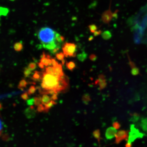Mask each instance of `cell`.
I'll return each instance as SVG.
<instances>
[{"label":"cell","mask_w":147,"mask_h":147,"mask_svg":"<svg viewBox=\"0 0 147 147\" xmlns=\"http://www.w3.org/2000/svg\"><path fill=\"white\" fill-rule=\"evenodd\" d=\"M58 33L57 32L51 28L43 27L40 29L38 33V37L42 45H45L53 41L57 42V36Z\"/></svg>","instance_id":"1"},{"label":"cell","mask_w":147,"mask_h":147,"mask_svg":"<svg viewBox=\"0 0 147 147\" xmlns=\"http://www.w3.org/2000/svg\"><path fill=\"white\" fill-rule=\"evenodd\" d=\"M60 77L45 72H43L41 86L45 91L50 90H56L58 86L59 79Z\"/></svg>","instance_id":"2"},{"label":"cell","mask_w":147,"mask_h":147,"mask_svg":"<svg viewBox=\"0 0 147 147\" xmlns=\"http://www.w3.org/2000/svg\"><path fill=\"white\" fill-rule=\"evenodd\" d=\"M112 0H110V2L108 9L105 10L101 15V21L103 24H109L113 18H118V13L119 10L117 9L115 12H113L111 9Z\"/></svg>","instance_id":"3"},{"label":"cell","mask_w":147,"mask_h":147,"mask_svg":"<svg viewBox=\"0 0 147 147\" xmlns=\"http://www.w3.org/2000/svg\"><path fill=\"white\" fill-rule=\"evenodd\" d=\"M76 45L71 42H65L62 47L64 54L66 57H74L76 56Z\"/></svg>","instance_id":"4"},{"label":"cell","mask_w":147,"mask_h":147,"mask_svg":"<svg viewBox=\"0 0 147 147\" xmlns=\"http://www.w3.org/2000/svg\"><path fill=\"white\" fill-rule=\"evenodd\" d=\"M130 129L127 142L132 144V142H134L136 139L142 138L144 137V134L140 132L138 129L136 128L134 125H131Z\"/></svg>","instance_id":"5"},{"label":"cell","mask_w":147,"mask_h":147,"mask_svg":"<svg viewBox=\"0 0 147 147\" xmlns=\"http://www.w3.org/2000/svg\"><path fill=\"white\" fill-rule=\"evenodd\" d=\"M129 131L128 130H120L117 131L115 136V144H119L123 140L128 141Z\"/></svg>","instance_id":"6"},{"label":"cell","mask_w":147,"mask_h":147,"mask_svg":"<svg viewBox=\"0 0 147 147\" xmlns=\"http://www.w3.org/2000/svg\"><path fill=\"white\" fill-rule=\"evenodd\" d=\"M68 86V82H67L64 76L61 77L58 82V86L56 90V91L57 92L63 91L67 88Z\"/></svg>","instance_id":"7"},{"label":"cell","mask_w":147,"mask_h":147,"mask_svg":"<svg viewBox=\"0 0 147 147\" xmlns=\"http://www.w3.org/2000/svg\"><path fill=\"white\" fill-rule=\"evenodd\" d=\"M95 83L98 85L99 90H100L105 88L107 85L106 79L103 74H100L98 76V79L96 81Z\"/></svg>","instance_id":"8"},{"label":"cell","mask_w":147,"mask_h":147,"mask_svg":"<svg viewBox=\"0 0 147 147\" xmlns=\"http://www.w3.org/2000/svg\"><path fill=\"white\" fill-rule=\"evenodd\" d=\"M117 132V131L116 129L114 128L113 127H110L107 128L105 131V137L108 140L113 139L114 137H115Z\"/></svg>","instance_id":"9"},{"label":"cell","mask_w":147,"mask_h":147,"mask_svg":"<svg viewBox=\"0 0 147 147\" xmlns=\"http://www.w3.org/2000/svg\"><path fill=\"white\" fill-rule=\"evenodd\" d=\"M24 113L27 118H32L35 115L36 111L35 110L34 107L32 105L26 109Z\"/></svg>","instance_id":"10"},{"label":"cell","mask_w":147,"mask_h":147,"mask_svg":"<svg viewBox=\"0 0 147 147\" xmlns=\"http://www.w3.org/2000/svg\"><path fill=\"white\" fill-rule=\"evenodd\" d=\"M129 65L131 68V74L133 76H137L140 74V70L139 68L136 66L134 62L132 61L129 59Z\"/></svg>","instance_id":"11"},{"label":"cell","mask_w":147,"mask_h":147,"mask_svg":"<svg viewBox=\"0 0 147 147\" xmlns=\"http://www.w3.org/2000/svg\"><path fill=\"white\" fill-rule=\"evenodd\" d=\"M40 62L43 63L45 66H50L52 65V60L50 58H48L46 57V55H45L44 52L42 53V55H41Z\"/></svg>","instance_id":"12"},{"label":"cell","mask_w":147,"mask_h":147,"mask_svg":"<svg viewBox=\"0 0 147 147\" xmlns=\"http://www.w3.org/2000/svg\"><path fill=\"white\" fill-rule=\"evenodd\" d=\"M55 75L56 76H59V77L64 76V74L63 71L62 65L61 64H59L57 67H55Z\"/></svg>","instance_id":"13"},{"label":"cell","mask_w":147,"mask_h":147,"mask_svg":"<svg viewBox=\"0 0 147 147\" xmlns=\"http://www.w3.org/2000/svg\"><path fill=\"white\" fill-rule=\"evenodd\" d=\"M82 100L84 104L88 105L89 102L91 101V98L88 94L86 93L82 96Z\"/></svg>","instance_id":"14"},{"label":"cell","mask_w":147,"mask_h":147,"mask_svg":"<svg viewBox=\"0 0 147 147\" xmlns=\"http://www.w3.org/2000/svg\"><path fill=\"white\" fill-rule=\"evenodd\" d=\"M102 38L105 40H108L112 37V35L111 32L108 30H106L101 34Z\"/></svg>","instance_id":"15"},{"label":"cell","mask_w":147,"mask_h":147,"mask_svg":"<svg viewBox=\"0 0 147 147\" xmlns=\"http://www.w3.org/2000/svg\"><path fill=\"white\" fill-rule=\"evenodd\" d=\"M130 116L131 117H130L129 121L133 123L137 122L140 118V115L137 113H134L131 114Z\"/></svg>","instance_id":"16"},{"label":"cell","mask_w":147,"mask_h":147,"mask_svg":"<svg viewBox=\"0 0 147 147\" xmlns=\"http://www.w3.org/2000/svg\"><path fill=\"white\" fill-rule=\"evenodd\" d=\"M93 135L96 139H97L98 144L100 145V141L101 139L100 130L99 129H96L93 132Z\"/></svg>","instance_id":"17"},{"label":"cell","mask_w":147,"mask_h":147,"mask_svg":"<svg viewBox=\"0 0 147 147\" xmlns=\"http://www.w3.org/2000/svg\"><path fill=\"white\" fill-rule=\"evenodd\" d=\"M51 96H49L47 94H44L42 97V103L43 105H45L47 103H49L51 100Z\"/></svg>","instance_id":"18"},{"label":"cell","mask_w":147,"mask_h":147,"mask_svg":"<svg viewBox=\"0 0 147 147\" xmlns=\"http://www.w3.org/2000/svg\"><path fill=\"white\" fill-rule=\"evenodd\" d=\"M57 102L55 100H51L49 103H47L44 105L45 107V113H47L49 111V110L53 107L54 105H56Z\"/></svg>","instance_id":"19"},{"label":"cell","mask_w":147,"mask_h":147,"mask_svg":"<svg viewBox=\"0 0 147 147\" xmlns=\"http://www.w3.org/2000/svg\"><path fill=\"white\" fill-rule=\"evenodd\" d=\"M140 125L142 130L147 133V118H146L142 119Z\"/></svg>","instance_id":"20"},{"label":"cell","mask_w":147,"mask_h":147,"mask_svg":"<svg viewBox=\"0 0 147 147\" xmlns=\"http://www.w3.org/2000/svg\"><path fill=\"white\" fill-rule=\"evenodd\" d=\"M23 45L22 42H16L13 45V48L16 52H20L23 49Z\"/></svg>","instance_id":"21"},{"label":"cell","mask_w":147,"mask_h":147,"mask_svg":"<svg viewBox=\"0 0 147 147\" xmlns=\"http://www.w3.org/2000/svg\"><path fill=\"white\" fill-rule=\"evenodd\" d=\"M66 66L69 70L72 71L76 67V64L73 61H71L66 63Z\"/></svg>","instance_id":"22"},{"label":"cell","mask_w":147,"mask_h":147,"mask_svg":"<svg viewBox=\"0 0 147 147\" xmlns=\"http://www.w3.org/2000/svg\"><path fill=\"white\" fill-rule=\"evenodd\" d=\"M77 59L81 62H84L88 57V55L86 53H82L77 55Z\"/></svg>","instance_id":"23"},{"label":"cell","mask_w":147,"mask_h":147,"mask_svg":"<svg viewBox=\"0 0 147 147\" xmlns=\"http://www.w3.org/2000/svg\"><path fill=\"white\" fill-rule=\"evenodd\" d=\"M40 73L38 71H35L34 74L32 77V79L34 81H39L40 79H42V76H40Z\"/></svg>","instance_id":"24"},{"label":"cell","mask_w":147,"mask_h":147,"mask_svg":"<svg viewBox=\"0 0 147 147\" xmlns=\"http://www.w3.org/2000/svg\"><path fill=\"white\" fill-rule=\"evenodd\" d=\"M27 82L25 79H23L19 82L18 85V88L19 89L24 90L27 86Z\"/></svg>","instance_id":"25"},{"label":"cell","mask_w":147,"mask_h":147,"mask_svg":"<svg viewBox=\"0 0 147 147\" xmlns=\"http://www.w3.org/2000/svg\"><path fill=\"white\" fill-rule=\"evenodd\" d=\"M45 72L47 73L55 75V67L52 66H49L46 67L45 69Z\"/></svg>","instance_id":"26"},{"label":"cell","mask_w":147,"mask_h":147,"mask_svg":"<svg viewBox=\"0 0 147 147\" xmlns=\"http://www.w3.org/2000/svg\"><path fill=\"white\" fill-rule=\"evenodd\" d=\"M34 98V104L35 106H38L40 104L42 103V97L40 96L35 97Z\"/></svg>","instance_id":"27"},{"label":"cell","mask_w":147,"mask_h":147,"mask_svg":"<svg viewBox=\"0 0 147 147\" xmlns=\"http://www.w3.org/2000/svg\"><path fill=\"white\" fill-rule=\"evenodd\" d=\"M36 91V88L34 86H32L29 88L28 90V94L29 95H31L32 94H34Z\"/></svg>","instance_id":"28"},{"label":"cell","mask_w":147,"mask_h":147,"mask_svg":"<svg viewBox=\"0 0 147 147\" xmlns=\"http://www.w3.org/2000/svg\"><path fill=\"white\" fill-rule=\"evenodd\" d=\"M24 76H25L26 78H27V77H28L29 76L32 74V72L31 70H30V69L27 67L24 69Z\"/></svg>","instance_id":"29"},{"label":"cell","mask_w":147,"mask_h":147,"mask_svg":"<svg viewBox=\"0 0 147 147\" xmlns=\"http://www.w3.org/2000/svg\"><path fill=\"white\" fill-rule=\"evenodd\" d=\"M65 55L63 53H57L56 54V57L59 61H62L64 59Z\"/></svg>","instance_id":"30"},{"label":"cell","mask_w":147,"mask_h":147,"mask_svg":"<svg viewBox=\"0 0 147 147\" xmlns=\"http://www.w3.org/2000/svg\"><path fill=\"white\" fill-rule=\"evenodd\" d=\"M89 28L90 31L92 33H94L96 31L98 30L97 27L94 24H92V25H90L89 26Z\"/></svg>","instance_id":"31"},{"label":"cell","mask_w":147,"mask_h":147,"mask_svg":"<svg viewBox=\"0 0 147 147\" xmlns=\"http://www.w3.org/2000/svg\"><path fill=\"white\" fill-rule=\"evenodd\" d=\"M42 103L40 104L39 105L37 106V111L38 113H42V112H44L45 111V107Z\"/></svg>","instance_id":"32"},{"label":"cell","mask_w":147,"mask_h":147,"mask_svg":"<svg viewBox=\"0 0 147 147\" xmlns=\"http://www.w3.org/2000/svg\"><path fill=\"white\" fill-rule=\"evenodd\" d=\"M28 68L31 70V71H34L36 67V63H35L34 62L30 63L28 65Z\"/></svg>","instance_id":"33"},{"label":"cell","mask_w":147,"mask_h":147,"mask_svg":"<svg viewBox=\"0 0 147 147\" xmlns=\"http://www.w3.org/2000/svg\"><path fill=\"white\" fill-rule=\"evenodd\" d=\"M9 12L8 9L7 8H5V7H1V15H3V16H6L7 15Z\"/></svg>","instance_id":"34"},{"label":"cell","mask_w":147,"mask_h":147,"mask_svg":"<svg viewBox=\"0 0 147 147\" xmlns=\"http://www.w3.org/2000/svg\"><path fill=\"white\" fill-rule=\"evenodd\" d=\"M113 127L116 129H119L121 127L120 123L118 121H114L113 123Z\"/></svg>","instance_id":"35"},{"label":"cell","mask_w":147,"mask_h":147,"mask_svg":"<svg viewBox=\"0 0 147 147\" xmlns=\"http://www.w3.org/2000/svg\"><path fill=\"white\" fill-rule=\"evenodd\" d=\"M29 94L28 92H26L21 95V98L24 100H28L29 99Z\"/></svg>","instance_id":"36"},{"label":"cell","mask_w":147,"mask_h":147,"mask_svg":"<svg viewBox=\"0 0 147 147\" xmlns=\"http://www.w3.org/2000/svg\"><path fill=\"white\" fill-rule=\"evenodd\" d=\"M27 105H30V106H32L34 104V98H31L28 99L27 100Z\"/></svg>","instance_id":"37"},{"label":"cell","mask_w":147,"mask_h":147,"mask_svg":"<svg viewBox=\"0 0 147 147\" xmlns=\"http://www.w3.org/2000/svg\"><path fill=\"white\" fill-rule=\"evenodd\" d=\"M51 60H52V65H53V67H57L59 65V64L58 63V62L55 59L52 58V59H51Z\"/></svg>","instance_id":"38"},{"label":"cell","mask_w":147,"mask_h":147,"mask_svg":"<svg viewBox=\"0 0 147 147\" xmlns=\"http://www.w3.org/2000/svg\"><path fill=\"white\" fill-rule=\"evenodd\" d=\"M89 58L91 61H95L97 59V56L94 54H92L90 56Z\"/></svg>","instance_id":"39"},{"label":"cell","mask_w":147,"mask_h":147,"mask_svg":"<svg viewBox=\"0 0 147 147\" xmlns=\"http://www.w3.org/2000/svg\"><path fill=\"white\" fill-rule=\"evenodd\" d=\"M60 47H56L55 49H53V50L50 51V53L53 54H55L57 53L58 51L59 50Z\"/></svg>","instance_id":"40"},{"label":"cell","mask_w":147,"mask_h":147,"mask_svg":"<svg viewBox=\"0 0 147 147\" xmlns=\"http://www.w3.org/2000/svg\"><path fill=\"white\" fill-rule=\"evenodd\" d=\"M51 99L52 100H57L58 99V93L55 94L51 96Z\"/></svg>","instance_id":"41"},{"label":"cell","mask_w":147,"mask_h":147,"mask_svg":"<svg viewBox=\"0 0 147 147\" xmlns=\"http://www.w3.org/2000/svg\"><path fill=\"white\" fill-rule=\"evenodd\" d=\"M93 34L94 36H96L101 34H102V32H101L100 30H97Z\"/></svg>","instance_id":"42"},{"label":"cell","mask_w":147,"mask_h":147,"mask_svg":"<svg viewBox=\"0 0 147 147\" xmlns=\"http://www.w3.org/2000/svg\"><path fill=\"white\" fill-rule=\"evenodd\" d=\"M38 66L41 69H43L44 68V65L43 64V63H42L40 62L39 63H38Z\"/></svg>","instance_id":"43"},{"label":"cell","mask_w":147,"mask_h":147,"mask_svg":"<svg viewBox=\"0 0 147 147\" xmlns=\"http://www.w3.org/2000/svg\"><path fill=\"white\" fill-rule=\"evenodd\" d=\"M125 147H132V144L127 142L125 145Z\"/></svg>","instance_id":"44"},{"label":"cell","mask_w":147,"mask_h":147,"mask_svg":"<svg viewBox=\"0 0 147 147\" xmlns=\"http://www.w3.org/2000/svg\"><path fill=\"white\" fill-rule=\"evenodd\" d=\"M61 62H62V64L63 65H64L65 63V60L64 59L63 60L61 61Z\"/></svg>","instance_id":"45"},{"label":"cell","mask_w":147,"mask_h":147,"mask_svg":"<svg viewBox=\"0 0 147 147\" xmlns=\"http://www.w3.org/2000/svg\"><path fill=\"white\" fill-rule=\"evenodd\" d=\"M93 39V37L92 36H90L89 38V41H90V40H92Z\"/></svg>","instance_id":"46"},{"label":"cell","mask_w":147,"mask_h":147,"mask_svg":"<svg viewBox=\"0 0 147 147\" xmlns=\"http://www.w3.org/2000/svg\"><path fill=\"white\" fill-rule=\"evenodd\" d=\"M9 1H15V0H9Z\"/></svg>","instance_id":"47"}]
</instances>
